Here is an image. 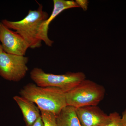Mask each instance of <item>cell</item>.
Wrapping results in <instances>:
<instances>
[{"mask_svg":"<svg viewBox=\"0 0 126 126\" xmlns=\"http://www.w3.org/2000/svg\"><path fill=\"white\" fill-rule=\"evenodd\" d=\"M103 86L85 79L65 93L67 106L78 108L85 106H97L104 98Z\"/></svg>","mask_w":126,"mask_h":126,"instance_id":"cell-3","label":"cell"},{"mask_svg":"<svg viewBox=\"0 0 126 126\" xmlns=\"http://www.w3.org/2000/svg\"><path fill=\"white\" fill-rule=\"evenodd\" d=\"M109 115L110 121L104 126H124L122 117L118 113L115 112L110 113Z\"/></svg>","mask_w":126,"mask_h":126,"instance_id":"cell-12","label":"cell"},{"mask_svg":"<svg viewBox=\"0 0 126 126\" xmlns=\"http://www.w3.org/2000/svg\"><path fill=\"white\" fill-rule=\"evenodd\" d=\"M76 110L81 126H104L110 120V115L97 106H85Z\"/></svg>","mask_w":126,"mask_h":126,"instance_id":"cell-7","label":"cell"},{"mask_svg":"<svg viewBox=\"0 0 126 126\" xmlns=\"http://www.w3.org/2000/svg\"><path fill=\"white\" fill-rule=\"evenodd\" d=\"M3 52V49H2V46L0 42V54L1 53Z\"/></svg>","mask_w":126,"mask_h":126,"instance_id":"cell-15","label":"cell"},{"mask_svg":"<svg viewBox=\"0 0 126 126\" xmlns=\"http://www.w3.org/2000/svg\"><path fill=\"white\" fill-rule=\"evenodd\" d=\"M40 111L44 126H58L55 114L47 111L43 110Z\"/></svg>","mask_w":126,"mask_h":126,"instance_id":"cell-11","label":"cell"},{"mask_svg":"<svg viewBox=\"0 0 126 126\" xmlns=\"http://www.w3.org/2000/svg\"><path fill=\"white\" fill-rule=\"evenodd\" d=\"M54 7L52 14L41 27L40 38L41 40L49 47H51L54 41L48 36L49 26L52 20L63 11L67 9L79 7L78 4L74 0H54Z\"/></svg>","mask_w":126,"mask_h":126,"instance_id":"cell-8","label":"cell"},{"mask_svg":"<svg viewBox=\"0 0 126 126\" xmlns=\"http://www.w3.org/2000/svg\"><path fill=\"white\" fill-rule=\"evenodd\" d=\"M29 58L25 56L0 54V76L11 81L18 82L24 78L29 70Z\"/></svg>","mask_w":126,"mask_h":126,"instance_id":"cell-5","label":"cell"},{"mask_svg":"<svg viewBox=\"0 0 126 126\" xmlns=\"http://www.w3.org/2000/svg\"><path fill=\"white\" fill-rule=\"evenodd\" d=\"M13 98L21 110L26 126H32L41 116L40 109L34 103L24 97L15 96Z\"/></svg>","mask_w":126,"mask_h":126,"instance_id":"cell-9","label":"cell"},{"mask_svg":"<svg viewBox=\"0 0 126 126\" xmlns=\"http://www.w3.org/2000/svg\"><path fill=\"white\" fill-rule=\"evenodd\" d=\"M30 77L37 86L41 87H54L60 89L66 93L86 79L82 72H68L65 74L47 73L39 68H35L30 72Z\"/></svg>","mask_w":126,"mask_h":126,"instance_id":"cell-4","label":"cell"},{"mask_svg":"<svg viewBox=\"0 0 126 126\" xmlns=\"http://www.w3.org/2000/svg\"><path fill=\"white\" fill-rule=\"evenodd\" d=\"M122 118L124 126H126V109L123 112Z\"/></svg>","mask_w":126,"mask_h":126,"instance_id":"cell-14","label":"cell"},{"mask_svg":"<svg viewBox=\"0 0 126 126\" xmlns=\"http://www.w3.org/2000/svg\"><path fill=\"white\" fill-rule=\"evenodd\" d=\"M58 126H81L76 108L67 106L56 116Z\"/></svg>","mask_w":126,"mask_h":126,"instance_id":"cell-10","label":"cell"},{"mask_svg":"<svg viewBox=\"0 0 126 126\" xmlns=\"http://www.w3.org/2000/svg\"><path fill=\"white\" fill-rule=\"evenodd\" d=\"M0 42L3 51L9 54L25 56L29 45L19 34L0 21Z\"/></svg>","mask_w":126,"mask_h":126,"instance_id":"cell-6","label":"cell"},{"mask_svg":"<svg viewBox=\"0 0 126 126\" xmlns=\"http://www.w3.org/2000/svg\"><path fill=\"white\" fill-rule=\"evenodd\" d=\"M32 126H44L41 116L37 119Z\"/></svg>","mask_w":126,"mask_h":126,"instance_id":"cell-13","label":"cell"},{"mask_svg":"<svg viewBox=\"0 0 126 126\" xmlns=\"http://www.w3.org/2000/svg\"><path fill=\"white\" fill-rule=\"evenodd\" d=\"M20 94L36 104L40 110L50 112L56 116L67 106L65 93L58 88L44 87L30 83L21 90Z\"/></svg>","mask_w":126,"mask_h":126,"instance_id":"cell-1","label":"cell"},{"mask_svg":"<svg viewBox=\"0 0 126 126\" xmlns=\"http://www.w3.org/2000/svg\"><path fill=\"white\" fill-rule=\"evenodd\" d=\"M38 5L37 10H30L21 20L11 21L5 19L1 21L7 28L19 34L32 49L40 48L42 46L40 38L41 27L49 16L48 13L43 11L42 5Z\"/></svg>","mask_w":126,"mask_h":126,"instance_id":"cell-2","label":"cell"}]
</instances>
